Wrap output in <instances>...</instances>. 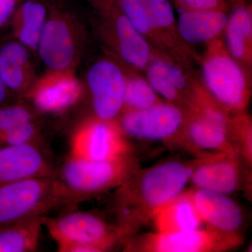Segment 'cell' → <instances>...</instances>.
I'll return each mask as SVG.
<instances>
[{"label":"cell","instance_id":"20","mask_svg":"<svg viewBox=\"0 0 252 252\" xmlns=\"http://www.w3.org/2000/svg\"><path fill=\"white\" fill-rule=\"evenodd\" d=\"M228 12L220 9L180 11L177 27L182 39L189 45L206 44L223 35Z\"/></svg>","mask_w":252,"mask_h":252},{"label":"cell","instance_id":"16","mask_svg":"<svg viewBox=\"0 0 252 252\" xmlns=\"http://www.w3.org/2000/svg\"><path fill=\"white\" fill-rule=\"evenodd\" d=\"M240 158L215 154L195 167L190 182L195 189L217 193H234L242 184L243 175Z\"/></svg>","mask_w":252,"mask_h":252},{"label":"cell","instance_id":"32","mask_svg":"<svg viewBox=\"0 0 252 252\" xmlns=\"http://www.w3.org/2000/svg\"><path fill=\"white\" fill-rule=\"evenodd\" d=\"M88 1H90V2L92 3L93 5L94 6H96V5H98L101 4V3L104 2L106 0H88Z\"/></svg>","mask_w":252,"mask_h":252},{"label":"cell","instance_id":"14","mask_svg":"<svg viewBox=\"0 0 252 252\" xmlns=\"http://www.w3.org/2000/svg\"><path fill=\"white\" fill-rule=\"evenodd\" d=\"M159 54L190 71H196L200 54L181 37L171 0H146Z\"/></svg>","mask_w":252,"mask_h":252},{"label":"cell","instance_id":"24","mask_svg":"<svg viewBox=\"0 0 252 252\" xmlns=\"http://www.w3.org/2000/svg\"><path fill=\"white\" fill-rule=\"evenodd\" d=\"M125 70L126 89L122 111L142 110L163 101L142 73L126 67Z\"/></svg>","mask_w":252,"mask_h":252},{"label":"cell","instance_id":"30","mask_svg":"<svg viewBox=\"0 0 252 252\" xmlns=\"http://www.w3.org/2000/svg\"><path fill=\"white\" fill-rule=\"evenodd\" d=\"M18 2V0H0V28L12 17Z\"/></svg>","mask_w":252,"mask_h":252},{"label":"cell","instance_id":"28","mask_svg":"<svg viewBox=\"0 0 252 252\" xmlns=\"http://www.w3.org/2000/svg\"><path fill=\"white\" fill-rule=\"evenodd\" d=\"M44 144L42 129L37 119L18 126L0 136V146H21Z\"/></svg>","mask_w":252,"mask_h":252},{"label":"cell","instance_id":"21","mask_svg":"<svg viewBox=\"0 0 252 252\" xmlns=\"http://www.w3.org/2000/svg\"><path fill=\"white\" fill-rule=\"evenodd\" d=\"M157 233H180L200 229L205 223L195 206L192 189L164 205L152 220Z\"/></svg>","mask_w":252,"mask_h":252},{"label":"cell","instance_id":"13","mask_svg":"<svg viewBox=\"0 0 252 252\" xmlns=\"http://www.w3.org/2000/svg\"><path fill=\"white\" fill-rule=\"evenodd\" d=\"M85 93L84 83L74 71H48L36 79L25 98L38 114L59 115L77 106Z\"/></svg>","mask_w":252,"mask_h":252},{"label":"cell","instance_id":"31","mask_svg":"<svg viewBox=\"0 0 252 252\" xmlns=\"http://www.w3.org/2000/svg\"><path fill=\"white\" fill-rule=\"evenodd\" d=\"M12 97L7 88L0 77V107L5 104L9 103L10 99Z\"/></svg>","mask_w":252,"mask_h":252},{"label":"cell","instance_id":"15","mask_svg":"<svg viewBox=\"0 0 252 252\" xmlns=\"http://www.w3.org/2000/svg\"><path fill=\"white\" fill-rule=\"evenodd\" d=\"M56 172L44 144L0 146V186L32 177L56 176Z\"/></svg>","mask_w":252,"mask_h":252},{"label":"cell","instance_id":"11","mask_svg":"<svg viewBox=\"0 0 252 252\" xmlns=\"http://www.w3.org/2000/svg\"><path fill=\"white\" fill-rule=\"evenodd\" d=\"M84 85L90 96L93 115L104 120L117 121L124 105L125 67L105 55L89 66Z\"/></svg>","mask_w":252,"mask_h":252},{"label":"cell","instance_id":"3","mask_svg":"<svg viewBox=\"0 0 252 252\" xmlns=\"http://www.w3.org/2000/svg\"><path fill=\"white\" fill-rule=\"evenodd\" d=\"M140 169L132 154L106 160H86L69 154L57 169L56 177L64 189L69 208L117 189Z\"/></svg>","mask_w":252,"mask_h":252},{"label":"cell","instance_id":"22","mask_svg":"<svg viewBox=\"0 0 252 252\" xmlns=\"http://www.w3.org/2000/svg\"><path fill=\"white\" fill-rule=\"evenodd\" d=\"M50 5L44 0H25L13 15L15 39L29 51L36 52Z\"/></svg>","mask_w":252,"mask_h":252},{"label":"cell","instance_id":"25","mask_svg":"<svg viewBox=\"0 0 252 252\" xmlns=\"http://www.w3.org/2000/svg\"><path fill=\"white\" fill-rule=\"evenodd\" d=\"M119 9L144 36L152 48L158 52L157 36L149 18L148 6L146 0H114Z\"/></svg>","mask_w":252,"mask_h":252},{"label":"cell","instance_id":"26","mask_svg":"<svg viewBox=\"0 0 252 252\" xmlns=\"http://www.w3.org/2000/svg\"><path fill=\"white\" fill-rule=\"evenodd\" d=\"M228 138L238 151L239 157L251 166L252 161V121L247 113L230 117Z\"/></svg>","mask_w":252,"mask_h":252},{"label":"cell","instance_id":"6","mask_svg":"<svg viewBox=\"0 0 252 252\" xmlns=\"http://www.w3.org/2000/svg\"><path fill=\"white\" fill-rule=\"evenodd\" d=\"M43 225L60 252L108 251L121 238L115 225L89 212L69 210L56 217H43Z\"/></svg>","mask_w":252,"mask_h":252},{"label":"cell","instance_id":"18","mask_svg":"<svg viewBox=\"0 0 252 252\" xmlns=\"http://www.w3.org/2000/svg\"><path fill=\"white\" fill-rule=\"evenodd\" d=\"M197 210L207 226L229 233H240L244 223L240 206L225 194L205 189H192Z\"/></svg>","mask_w":252,"mask_h":252},{"label":"cell","instance_id":"33","mask_svg":"<svg viewBox=\"0 0 252 252\" xmlns=\"http://www.w3.org/2000/svg\"><path fill=\"white\" fill-rule=\"evenodd\" d=\"M240 1V0H228V3L230 4H231V3L235 2V1Z\"/></svg>","mask_w":252,"mask_h":252},{"label":"cell","instance_id":"27","mask_svg":"<svg viewBox=\"0 0 252 252\" xmlns=\"http://www.w3.org/2000/svg\"><path fill=\"white\" fill-rule=\"evenodd\" d=\"M38 113L29 103L23 101L9 102L0 107V136L18 126L37 119Z\"/></svg>","mask_w":252,"mask_h":252},{"label":"cell","instance_id":"19","mask_svg":"<svg viewBox=\"0 0 252 252\" xmlns=\"http://www.w3.org/2000/svg\"><path fill=\"white\" fill-rule=\"evenodd\" d=\"M223 39L230 54L247 70H252V7L246 0L230 4Z\"/></svg>","mask_w":252,"mask_h":252},{"label":"cell","instance_id":"29","mask_svg":"<svg viewBox=\"0 0 252 252\" xmlns=\"http://www.w3.org/2000/svg\"><path fill=\"white\" fill-rule=\"evenodd\" d=\"M179 11L193 9H220L229 11L228 0H171Z\"/></svg>","mask_w":252,"mask_h":252},{"label":"cell","instance_id":"9","mask_svg":"<svg viewBox=\"0 0 252 252\" xmlns=\"http://www.w3.org/2000/svg\"><path fill=\"white\" fill-rule=\"evenodd\" d=\"M243 242L240 233H229L207 226L180 233L131 235L122 240L124 251L138 252H221Z\"/></svg>","mask_w":252,"mask_h":252},{"label":"cell","instance_id":"2","mask_svg":"<svg viewBox=\"0 0 252 252\" xmlns=\"http://www.w3.org/2000/svg\"><path fill=\"white\" fill-rule=\"evenodd\" d=\"M199 65L204 87L230 117L246 113L252 94V72L230 54L223 35L205 44Z\"/></svg>","mask_w":252,"mask_h":252},{"label":"cell","instance_id":"12","mask_svg":"<svg viewBox=\"0 0 252 252\" xmlns=\"http://www.w3.org/2000/svg\"><path fill=\"white\" fill-rule=\"evenodd\" d=\"M185 120L182 109L162 101L142 110L122 111L117 121L127 137L180 142Z\"/></svg>","mask_w":252,"mask_h":252},{"label":"cell","instance_id":"7","mask_svg":"<svg viewBox=\"0 0 252 252\" xmlns=\"http://www.w3.org/2000/svg\"><path fill=\"white\" fill-rule=\"evenodd\" d=\"M86 32L72 13L50 5L36 53L48 71H74L84 54Z\"/></svg>","mask_w":252,"mask_h":252},{"label":"cell","instance_id":"1","mask_svg":"<svg viewBox=\"0 0 252 252\" xmlns=\"http://www.w3.org/2000/svg\"><path fill=\"white\" fill-rule=\"evenodd\" d=\"M209 157L193 162L170 160L140 169L118 187L113 205L121 240L135 235L160 208L182 193L195 167Z\"/></svg>","mask_w":252,"mask_h":252},{"label":"cell","instance_id":"17","mask_svg":"<svg viewBox=\"0 0 252 252\" xmlns=\"http://www.w3.org/2000/svg\"><path fill=\"white\" fill-rule=\"evenodd\" d=\"M29 52L16 39L0 44V77L12 97L25 98L37 79Z\"/></svg>","mask_w":252,"mask_h":252},{"label":"cell","instance_id":"5","mask_svg":"<svg viewBox=\"0 0 252 252\" xmlns=\"http://www.w3.org/2000/svg\"><path fill=\"white\" fill-rule=\"evenodd\" d=\"M67 207V195L56 176L32 177L0 186V228L47 216Z\"/></svg>","mask_w":252,"mask_h":252},{"label":"cell","instance_id":"8","mask_svg":"<svg viewBox=\"0 0 252 252\" xmlns=\"http://www.w3.org/2000/svg\"><path fill=\"white\" fill-rule=\"evenodd\" d=\"M182 142L195 152L215 151L239 157L228 136L230 116L206 93L198 94L185 112Z\"/></svg>","mask_w":252,"mask_h":252},{"label":"cell","instance_id":"23","mask_svg":"<svg viewBox=\"0 0 252 252\" xmlns=\"http://www.w3.org/2000/svg\"><path fill=\"white\" fill-rule=\"evenodd\" d=\"M43 227V217L1 227L0 252L36 251Z\"/></svg>","mask_w":252,"mask_h":252},{"label":"cell","instance_id":"4","mask_svg":"<svg viewBox=\"0 0 252 252\" xmlns=\"http://www.w3.org/2000/svg\"><path fill=\"white\" fill-rule=\"evenodd\" d=\"M94 7V34L105 55L127 69L144 73L159 54L132 26L114 0H106Z\"/></svg>","mask_w":252,"mask_h":252},{"label":"cell","instance_id":"10","mask_svg":"<svg viewBox=\"0 0 252 252\" xmlns=\"http://www.w3.org/2000/svg\"><path fill=\"white\" fill-rule=\"evenodd\" d=\"M69 155L90 160H106L132 154V147L117 121L91 115L74 129Z\"/></svg>","mask_w":252,"mask_h":252}]
</instances>
